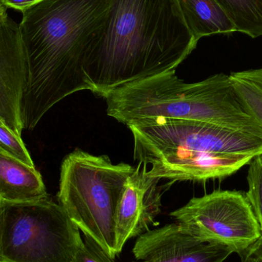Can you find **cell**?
Listing matches in <instances>:
<instances>
[{"label":"cell","mask_w":262,"mask_h":262,"mask_svg":"<svg viewBox=\"0 0 262 262\" xmlns=\"http://www.w3.org/2000/svg\"><path fill=\"white\" fill-rule=\"evenodd\" d=\"M111 2L42 0L22 12L19 29L27 57L24 129H33L66 97L80 91L94 93L85 61L103 32Z\"/></svg>","instance_id":"6da1fadb"},{"label":"cell","mask_w":262,"mask_h":262,"mask_svg":"<svg viewBox=\"0 0 262 262\" xmlns=\"http://www.w3.org/2000/svg\"><path fill=\"white\" fill-rule=\"evenodd\" d=\"M197 43L178 0H112L84 71L94 94L103 97L119 86L176 70Z\"/></svg>","instance_id":"7a4b0ae2"},{"label":"cell","mask_w":262,"mask_h":262,"mask_svg":"<svg viewBox=\"0 0 262 262\" xmlns=\"http://www.w3.org/2000/svg\"><path fill=\"white\" fill-rule=\"evenodd\" d=\"M107 115L129 127L158 119L189 120L223 126L262 139V127L235 92L229 75L186 83L175 71L106 92Z\"/></svg>","instance_id":"3957f363"},{"label":"cell","mask_w":262,"mask_h":262,"mask_svg":"<svg viewBox=\"0 0 262 262\" xmlns=\"http://www.w3.org/2000/svg\"><path fill=\"white\" fill-rule=\"evenodd\" d=\"M135 167L113 164L106 155L75 149L63 160L58 203L83 235L112 259L115 252V217L128 178Z\"/></svg>","instance_id":"277c9868"},{"label":"cell","mask_w":262,"mask_h":262,"mask_svg":"<svg viewBox=\"0 0 262 262\" xmlns=\"http://www.w3.org/2000/svg\"><path fill=\"white\" fill-rule=\"evenodd\" d=\"M81 231L50 196L0 201V262H78Z\"/></svg>","instance_id":"5b68a950"},{"label":"cell","mask_w":262,"mask_h":262,"mask_svg":"<svg viewBox=\"0 0 262 262\" xmlns=\"http://www.w3.org/2000/svg\"><path fill=\"white\" fill-rule=\"evenodd\" d=\"M170 216L200 241L226 246L238 255L262 236L252 204L241 191L217 190L194 197Z\"/></svg>","instance_id":"8992f818"},{"label":"cell","mask_w":262,"mask_h":262,"mask_svg":"<svg viewBox=\"0 0 262 262\" xmlns=\"http://www.w3.org/2000/svg\"><path fill=\"white\" fill-rule=\"evenodd\" d=\"M134 160L169 150L224 154H262V139L223 126L189 120L158 119L129 126Z\"/></svg>","instance_id":"52a82bcc"},{"label":"cell","mask_w":262,"mask_h":262,"mask_svg":"<svg viewBox=\"0 0 262 262\" xmlns=\"http://www.w3.org/2000/svg\"><path fill=\"white\" fill-rule=\"evenodd\" d=\"M160 179L151 177L146 164L138 163L122 192L115 217V252H123L129 240L138 238L158 224L162 207Z\"/></svg>","instance_id":"ba28073f"},{"label":"cell","mask_w":262,"mask_h":262,"mask_svg":"<svg viewBox=\"0 0 262 262\" xmlns=\"http://www.w3.org/2000/svg\"><path fill=\"white\" fill-rule=\"evenodd\" d=\"M0 4V122L21 135L27 57L19 26Z\"/></svg>","instance_id":"9c48e42d"},{"label":"cell","mask_w":262,"mask_h":262,"mask_svg":"<svg viewBox=\"0 0 262 262\" xmlns=\"http://www.w3.org/2000/svg\"><path fill=\"white\" fill-rule=\"evenodd\" d=\"M255 156L189 150H169L141 157L151 177L173 181H203L229 177L249 164Z\"/></svg>","instance_id":"30bf717a"},{"label":"cell","mask_w":262,"mask_h":262,"mask_svg":"<svg viewBox=\"0 0 262 262\" xmlns=\"http://www.w3.org/2000/svg\"><path fill=\"white\" fill-rule=\"evenodd\" d=\"M132 253L140 262H224L234 252L200 241L172 223L138 236Z\"/></svg>","instance_id":"8fae6325"},{"label":"cell","mask_w":262,"mask_h":262,"mask_svg":"<svg viewBox=\"0 0 262 262\" xmlns=\"http://www.w3.org/2000/svg\"><path fill=\"white\" fill-rule=\"evenodd\" d=\"M49 196L40 172L0 150V201L25 203Z\"/></svg>","instance_id":"7c38bea8"},{"label":"cell","mask_w":262,"mask_h":262,"mask_svg":"<svg viewBox=\"0 0 262 262\" xmlns=\"http://www.w3.org/2000/svg\"><path fill=\"white\" fill-rule=\"evenodd\" d=\"M185 21L198 41L203 37L238 32L234 21L217 0H178Z\"/></svg>","instance_id":"4fadbf2b"},{"label":"cell","mask_w":262,"mask_h":262,"mask_svg":"<svg viewBox=\"0 0 262 262\" xmlns=\"http://www.w3.org/2000/svg\"><path fill=\"white\" fill-rule=\"evenodd\" d=\"M237 27L252 38L262 36V0H217Z\"/></svg>","instance_id":"5bb4252c"},{"label":"cell","mask_w":262,"mask_h":262,"mask_svg":"<svg viewBox=\"0 0 262 262\" xmlns=\"http://www.w3.org/2000/svg\"><path fill=\"white\" fill-rule=\"evenodd\" d=\"M229 76L241 102L262 127V69L232 72Z\"/></svg>","instance_id":"9a60e30c"},{"label":"cell","mask_w":262,"mask_h":262,"mask_svg":"<svg viewBox=\"0 0 262 262\" xmlns=\"http://www.w3.org/2000/svg\"><path fill=\"white\" fill-rule=\"evenodd\" d=\"M247 182L248 191L246 193L258 219L262 232V154L255 157L249 163Z\"/></svg>","instance_id":"2e32d148"},{"label":"cell","mask_w":262,"mask_h":262,"mask_svg":"<svg viewBox=\"0 0 262 262\" xmlns=\"http://www.w3.org/2000/svg\"><path fill=\"white\" fill-rule=\"evenodd\" d=\"M0 150L25 164L35 167L21 135L2 122H0Z\"/></svg>","instance_id":"e0dca14e"},{"label":"cell","mask_w":262,"mask_h":262,"mask_svg":"<svg viewBox=\"0 0 262 262\" xmlns=\"http://www.w3.org/2000/svg\"><path fill=\"white\" fill-rule=\"evenodd\" d=\"M84 246L78 262H114L105 251L89 236L83 235Z\"/></svg>","instance_id":"ac0fdd59"},{"label":"cell","mask_w":262,"mask_h":262,"mask_svg":"<svg viewBox=\"0 0 262 262\" xmlns=\"http://www.w3.org/2000/svg\"><path fill=\"white\" fill-rule=\"evenodd\" d=\"M42 0H0L1 4L7 9H14L23 12L25 9L39 3Z\"/></svg>","instance_id":"d6986e66"},{"label":"cell","mask_w":262,"mask_h":262,"mask_svg":"<svg viewBox=\"0 0 262 262\" xmlns=\"http://www.w3.org/2000/svg\"><path fill=\"white\" fill-rule=\"evenodd\" d=\"M239 256L241 257V262H262L261 258L248 252H245Z\"/></svg>","instance_id":"ffe728a7"},{"label":"cell","mask_w":262,"mask_h":262,"mask_svg":"<svg viewBox=\"0 0 262 262\" xmlns=\"http://www.w3.org/2000/svg\"><path fill=\"white\" fill-rule=\"evenodd\" d=\"M247 252L262 258V238H261L256 244L254 245L249 251H247Z\"/></svg>","instance_id":"44dd1931"}]
</instances>
